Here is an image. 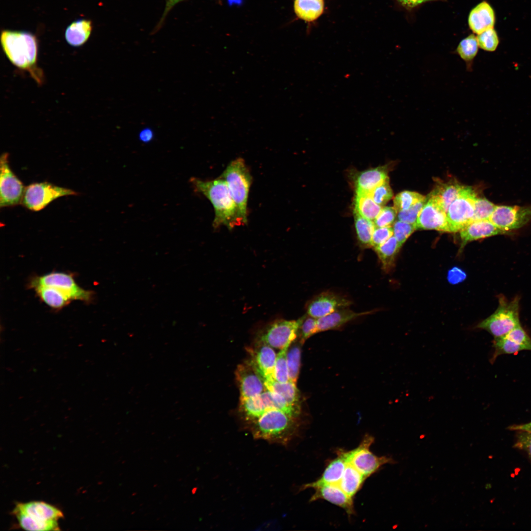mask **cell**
<instances>
[{
  "label": "cell",
  "instance_id": "ee69618b",
  "mask_svg": "<svg viewBox=\"0 0 531 531\" xmlns=\"http://www.w3.org/2000/svg\"><path fill=\"white\" fill-rule=\"evenodd\" d=\"M392 228L393 236L401 246H402L408 237L416 230L415 224L398 220L394 223Z\"/></svg>",
  "mask_w": 531,
  "mask_h": 531
},
{
  "label": "cell",
  "instance_id": "74e56055",
  "mask_svg": "<svg viewBox=\"0 0 531 531\" xmlns=\"http://www.w3.org/2000/svg\"><path fill=\"white\" fill-rule=\"evenodd\" d=\"M422 195L410 191H404L396 195L394 198V207L397 213L408 209L418 202L425 199Z\"/></svg>",
  "mask_w": 531,
  "mask_h": 531
},
{
  "label": "cell",
  "instance_id": "db71d44e",
  "mask_svg": "<svg viewBox=\"0 0 531 531\" xmlns=\"http://www.w3.org/2000/svg\"><path fill=\"white\" fill-rule=\"evenodd\" d=\"M465 276L464 272L461 271L460 269L457 268H455L450 271L449 279L452 282H457L458 281H461V279H463Z\"/></svg>",
  "mask_w": 531,
  "mask_h": 531
},
{
  "label": "cell",
  "instance_id": "f6af8a7d",
  "mask_svg": "<svg viewBox=\"0 0 531 531\" xmlns=\"http://www.w3.org/2000/svg\"><path fill=\"white\" fill-rule=\"evenodd\" d=\"M397 211L394 207L384 206L373 221L375 227L390 226L395 222Z\"/></svg>",
  "mask_w": 531,
  "mask_h": 531
},
{
  "label": "cell",
  "instance_id": "681fc988",
  "mask_svg": "<svg viewBox=\"0 0 531 531\" xmlns=\"http://www.w3.org/2000/svg\"><path fill=\"white\" fill-rule=\"evenodd\" d=\"M514 446L525 451L531 459V433L517 431Z\"/></svg>",
  "mask_w": 531,
  "mask_h": 531
},
{
  "label": "cell",
  "instance_id": "e575fe53",
  "mask_svg": "<svg viewBox=\"0 0 531 531\" xmlns=\"http://www.w3.org/2000/svg\"><path fill=\"white\" fill-rule=\"evenodd\" d=\"M297 338L288 347L287 351V362L289 371V381L296 384L299 373L301 359V346Z\"/></svg>",
  "mask_w": 531,
  "mask_h": 531
},
{
  "label": "cell",
  "instance_id": "ab89813d",
  "mask_svg": "<svg viewBox=\"0 0 531 531\" xmlns=\"http://www.w3.org/2000/svg\"><path fill=\"white\" fill-rule=\"evenodd\" d=\"M496 206L484 197H476L472 221L489 220Z\"/></svg>",
  "mask_w": 531,
  "mask_h": 531
},
{
  "label": "cell",
  "instance_id": "c3c4849f",
  "mask_svg": "<svg viewBox=\"0 0 531 531\" xmlns=\"http://www.w3.org/2000/svg\"><path fill=\"white\" fill-rule=\"evenodd\" d=\"M506 336L525 346L527 350L531 351V338L520 324L510 332Z\"/></svg>",
  "mask_w": 531,
  "mask_h": 531
},
{
  "label": "cell",
  "instance_id": "83f0119b",
  "mask_svg": "<svg viewBox=\"0 0 531 531\" xmlns=\"http://www.w3.org/2000/svg\"><path fill=\"white\" fill-rule=\"evenodd\" d=\"M366 477L348 463L338 485L348 496L353 498L361 488Z\"/></svg>",
  "mask_w": 531,
  "mask_h": 531
},
{
  "label": "cell",
  "instance_id": "8fae6325",
  "mask_svg": "<svg viewBox=\"0 0 531 531\" xmlns=\"http://www.w3.org/2000/svg\"><path fill=\"white\" fill-rule=\"evenodd\" d=\"M30 287L37 285L50 286L61 291L71 300L90 302L92 292L84 290L76 283L71 274L64 272H53L34 277L30 282Z\"/></svg>",
  "mask_w": 531,
  "mask_h": 531
},
{
  "label": "cell",
  "instance_id": "3957f363",
  "mask_svg": "<svg viewBox=\"0 0 531 531\" xmlns=\"http://www.w3.org/2000/svg\"><path fill=\"white\" fill-rule=\"evenodd\" d=\"M296 418L281 410L273 409L249 424L254 438L287 444L297 429Z\"/></svg>",
  "mask_w": 531,
  "mask_h": 531
},
{
  "label": "cell",
  "instance_id": "60d3db41",
  "mask_svg": "<svg viewBox=\"0 0 531 531\" xmlns=\"http://www.w3.org/2000/svg\"><path fill=\"white\" fill-rule=\"evenodd\" d=\"M369 194L377 204L383 207L393 197V192L389 184V178L374 188Z\"/></svg>",
  "mask_w": 531,
  "mask_h": 531
},
{
  "label": "cell",
  "instance_id": "7c38bea8",
  "mask_svg": "<svg viewBox=\"0 0 531 531\" xmlns=\"http://www.w3.org/2000/svg\"><path fill=\"white\" fill-rule=\"evenodd\" d=\"M25 189L9 167L8 153H2L0 158V207L21 204Z\"/></svg>",
  "mask_w": 531,
  "mask_h": 531
},
{
  "label": "cell",
  "instance_id": "4dcf8cb0",
  "mask_svg": "<svg viewBox=\"0 0 531 531\" xmlns=\"http://www.w3.org/2000/svg\"><path fill=\"white\" fill-rule=\"evenodd\" d=\"M401 247L393 235L381 245L374 248L384 271H388L393 267L395 258Z\"/></svg>",
  "mask_w": 531,
  "mask_h": 531
},
{
  "label": "cell",
  "instance_id": "11a10c76",
  "mask_svg": "<svg viewBox=\"0 0 531 531\" xmlns=\"http://www.w3.org/2000/svg\"><path fill=\"white\" fill-rule=\"evenodd\" d=\"M508 429L514 431H523L531 433V422L520 425H513L508 427Z\"/></svg>",
  "mask_w": 531,
  "mask_h": 531
},
{
  "label": "cell",
  "instance_id": "d6986e66",
  "mask_svg": "<svg viewBox=\"0 0 531 531\" xmlns=\"http://www.w3.org/2000/svg\"><path fill=\"white\" fill-rule=\"evenodd\" d=\"M495 14L492 6L483 1L473 8L470 12L468 24L473 33L478 34L489 29L493 28Z\"/></svg>",
  "mask_w": 531,
  "mask_h": 531
},
{
  "label": "cell",
  "instance_id": "d6a6232c",
  "mask_svg": "<svg viewBox=\"0 0 531 531\" xmlns=\"http://www.w3.org/2000/svg\"><path fill=\"white\" fill-rule=\"evenodd\" d=\"M463 185L455 181L437 184L430 194L437 196L444 210H447L453 201L458 196Z\"/></svg>",
  "mask_w": 531,
  "mask_h": 531
},
{
  "label": "cell",
  "instance_id": "7a4b0ae2",
  "mask_svg": "<svg viewBox=\"0 0 531 531\" xmlns=\"http://www.w3.org/2000/svg\"><path fill=\"white\" fill-rule=\"evenodd\" d=\"M3 52L10 62L28 72L38 84L43 82V73L37 66L38 42L32 33L25 31L3 30L0 35Z\"/></svg>",
  "mask_w": 531,
  "mask_h": 531
},
{
  "label": "cell",
  "instance_id": "d590c367",
  "mask_svg": "<svg viewBox=\"0 0 531 531\" xmlns=\"http://www.w3.org/2000/svg\"><path fill=\"white\" fill-rule=\"evenodd\" d=\"M478 47L476 36L471 34L460 42L456 52L469 67L477 55Z\"/></svg>",
  "mask_w": 531,
  "mask_h": 531
},
{
  "label": "cell",
  "instance_id": "7402d4cb",
  "mask_svg": "<svg viewBox=\"0 0 531 531\" xmlns=\"http://www.w3.org/2000/svg\"><path fill=\"white\" fill-rule=\"evenodd\" d=\"M372 311L356 313L347 308L338 309L326 316L317 319L318 333L338 328L346 323Z\"/></svg>",
  "mask_w": 531,
  "mask_h": 531
},
{
  "label": "cell",
  "instance_id": "e0dca14e",
  "mask_svg": "<svg viewBox=\"0 0 531 531\" xmlns=\"http://www.w3.org/2000/svg\"><path fill=\"white\" fill-rule=\"evenodd\" d=\"M247 351L250 355V359L265 381L273 379V371L276 359L274 348L266 343L256 339L251 347H248Z\"/></svg>",
  "mask_w": 531,
  "mask_h": 531
},
{
  "label": "cell",
  "instance_id": "7dc6e473",
  "mask_svg": "<svg viewBox=\"0 0 531 531\" xmlns=\"http://www.w3.org/2000/svg\"><path fill=\"white\" fill-rule=\"evenodd\" d=\"M393 235L392 227H375L373 231L371 246L376 248L388 240Z\"/></svg>",
  "mask_w": 531,
  "mask_h": 531
},
{
  "label": "cell",
  "instance_id": "44dd1931",
  "mask_svg": "<svg viewBox=\"0 0 531 531\" xmlns=\"http://www.w3.org/2000/svg\"><path fill=\"white\" fill-rule=\"evenodd\" d=\"M347 464L343 450L338 451V456L329 463L321 476L316 481L304 485L303 489H315L326 484H338Z\"/></svg>",
  "mask_w": 531,
  "mask_h": 531
},
{
  "label": "cell",
  "instance_id": "836d02e7",
  "mask_svg": "<svg viewBox=\"0 0 531 531\" xmlns=\"http://www.w3.org/2000/svg\"><path fill=\"white\" fill-rule=\"evenodd\" d=\"M354 214L355 228L360 244L364 247H372V236L375 228L373 221L361 216L355 210Z\"/></svg>",
  "mask_w": 531,
  "mask_h": 531
},
{
  "label": "cell",
  "instance_id": "5bb4252c",
  "mask_svg": "<svg viewBox=\"0 0 531 531\" xmlns=\"http://www.w3.org/2000/svg\"><path fill=\"white\" fill-rule=\"evenodd\" d=\"M235 376L240 401L257 396L266 390L264 379L250 359L237 366Z\"/></svg>",
  "mask_w": 531,
  "mask_h": 531
},
{
  "label": "cell",
  "instance_id": "9a60e30c",
  "mask_svg": "<svg viewBox=\"0 0 531 531\" xmlns=\"http://www.w3.org/2000/svg\"><path fill=\"white\" fill-rule=\"evenodd\" d=\"M417 229L435 230L450 232L446 212L440 200L429 194L415 223Z\"/></svg>",
  "mask_w": 531,
  "mask_h": 531
},
{
  "label": "cell",
  "instance_id": "bcb514c9",
  "mask_svg": "<svg viewBox=\"0 0 531 531\" xmlns=\"http://www.w3.org/2000/svg\"><path fill=\"white\" fill-rule=\"evenodd\" d=\"M426 198L422 200L410 207L408 209L398 212V220L410 224H415L418 214L423 207Z\"/></svg>",
  "mask_w": 531,
  "mask_h": 531
},
{
  "label": "cell",
  "instance_id": "2e32d148",
  "mask_svg": "<svg viewBox=\"0 0 531 531\" xmlns=\"http://www.w3.org/2000/svg\"><path fill=\"white\" fill-rule=\"evenodd\" d=\"M348 299L330 292H323L315 296L308 304L307 313L318 319L351 304Z\"/></svg>",
  "mask_w": 531,
  "mask_h": 531
},
{
  "label": "cell",
  "instance_id": "ba28073f",
  "mask_svg": "<svg viewBox=\"0 0 531 531\" xmlns=\"http://www.w3.org/2000/svg\"><path fill=\"white\" fill-rule=\"evenodd\" d=\"M302 317L297 320H277L261 329L256 337L274 349L282 350L297 338Z\"/></svg>",
  "mask_w": 531,
  "mask_h": 531
},
{
  "label": "cell",
  "instance_id": "9c48e42d",
  "mask_svg": "<svg viewBox=\"0 0 531 531\" xmlns=\"http://www.w3.org/2000/svg\"><path fill=\"white\" fill-rule=\"evenodd\" d=\"M373 442L372 437L366 435L356 448L349 451H343L347 463L366 478L376 472L384 465L394 462L390 457L375 455L370 449Z\"/></svg>",
  "mask_w": 531,
  "mask_h": 531
},
{
  "label": "cell",
  "instance_id": "d4e9b609",
  "mask_svg": "<svg viewBox=\"0 0 531 531\" xmlns=\"http://www.w3.org/2000/svg\"><path fill=\"white\" fill-rule=\"evenodd\" d=\"M267 390L277 393L296 410L300 411V393L296 384L290 381L280 383L274 379L265 381Z\"/></svg>",
  "mask_w": 531,
  "mask_h": 531
},
{
  "label": "cell",
  "instance_id": "cb8c5ba5",
  "mask_svg": "<svg viewBox=\"0 0 531 531\" xmlns=\"http://www.w3.org/2000/svg\"><path fill=\"white\" fill-rule=\"evenodd\" d=\"M386 166H379L359 173L355 179V190L370 193L387 178Z\"/></svg>",
  "mask_w": 531,
  "mask_h": 531
},
{
  "label": "cell",
  "instance_id": "ffe728a7",
  "mask_svg": "<svg viewBox=\"0 0 531 531\" xmlns=\"http://www.w3.org/2000/svg\"><path fill=\"white\" fill-rule=\"evenodd\" d=\"M504 234L489 220L472 221L460 231L463 246L473 240Z\"/></svg>",
  "mask_w": 531,
  "mask_h": 531
},
{
  "label": "cell",
  "instance_id": "7bdbcfd3",
  "mask_svg": "<svg viewBox=\"0 0 531 531\" xmlns=\"http://www.w3.org/2000/svg\"><path fill=\"white\" fill-rule=\"evenodd\" d=\"M476 37L479 47L486 51H495L499 43L497 33L494 28L477 34Z\"/></svg>",
  "mask_w": 531,
  "mask_h": 531
},
{
  "label": "cell",
  "instance_id": "f35d334b",
  "mask_svg": "<svg viewBox=\"0 0 531 531\" xmlns=\"http://www.w3.org/2000/svg\"><path fill=\"white\" fill-rule=\"evenodd\" d=\"M288 348L281 350L277 354L273 371V379L280 383L289 381V371L287 362Z\"/></svg>",
  "mask_w": 531,
  "mask_h": 531
},
{
  "label": "cell",
  "instance_id": "4fadbf2b",
  "mask_svg": "<svg viewBox=\"0 0 531 531\" xmlns=\"http://www.w3.org/2000/svg\"><path fill=\"white\" fill-rule=\"evenodd\" d=\"M489 220L508 233L522 228L531 221V206H496Z\"/></svg>",
  "mask_w": 531,
  "mask_h": 531
},
{
  "label": "cell",
  "instance_id": "f907efd6",
  "mask_svg": "<svg viewBox=\"0 0 531 531\" xmlns=\"http://www.w3.org/2000/svg\"><path fill=\"white\" fill-rule=\"evenodd\" d=\"M403 7L411 9L423 3L435 1H446V0H397Z\"/></svg>",
  "mask_w": 531,
  "mask_h": 531
},
{
  "label": "cell",
  "instance_id": "603a6c76",
  "mask_svg": "<svg viewBox=\"0 0 531 531\" xmlns=\"http://www.w3.org/2000/svg\"><path fill=\"white\" fill-rule=\"evenodd\" d=\"M30 516L41 521H57L63 514L55 507L42 502L19 503L16 506Z\"/></svg>",
  "mask_w": 531,
  "mask_h": 531
},
{
  "label": "cell",
  "instance_id": "277c9868",
  "mask_svg": "<svg viewBox=\"0 0 531 531\" xmlns=\"http://www.w3.org/2000/svg\"><path fill=\"white\" fill-rule=\"evenodd\" d=\"M219 177L224 179L245 224L247 223V204L252 177L244 160L237 158L227 166Z\"/></svg>",
  "mask_w": 531,
  "mask_h": 531
},
{
  "label": "cell",
  "instance_id": "4316f807",
  "mask_svg": "<svg viewBox=\"0 0 531 531\" xmlns=\"http://www.w3.org/2000/svg\"><path fill=\"white\" fill-rule=\"evenodd\" d=\"M294 10L296 15L306 22L317 20L323 13L324 0H295Z\"/></svg>",
  "mask_w": 531,
  "mask_h": 531
},
{
  "label": "cell",
  "instance_id": "1f68e13d",
  "mask_svg": "<svg viewBox=\"0 0 531 531\" xmlns=\"http://www.w3.org/2000/svg\"><path fill=\"white\" fill-rule=\"evenodd\" d=\"M21 528L27 531H57L59 528L57 521H41L34 518L20 510L16 506L13 510Z\"/></svg>",
  "mask_w": 531,
  "mask_h": 531
},
{
  "label": "cell",
  "instance_id": "f1b7e54d",
  "mask_svg": "<svg viewBox=\"0 0 531 531\" xmlns=\"http://www.w3.org/2000/svg\"><path fill=\"white\" fill-rule=\"evenodd\" d=\"M354 210L364 217L373 221L383 206L377 204L369 193L355 190Z\"/></svg>",
  "mask_w": 531,
  "mask_h": 531
},
{
  "label": "cell",
  "instance_id": "5b68a950",
  "mask_svg": "<svg viewBox=\"0 0 531 531\" xmlns=\"http://www.w3.org/2000/svg\"><path fill=\"white\" fill-rule=\"evenodd\" d=\"M519 298L509 300L503 295L499 297V305L489 317L476 326L490 333L494 339L502 338L519 325Z\"/></svg>",
  "mask_w": 531,
  "mask_h": 531
},
{
  "label": "cell",
  "instance_id": "f5cc1de1",
  "mask_svg": "<svg viewBox=\"0 0 531 531\" xmlns=\"http://www.w3.org/2000/svg\"><path fill=\"white\" fill-rule=\"evenodd\" d=\"M183 0H166V5L164 13L162 15V17L160 20V22L158 24V28H159L164 20L167 14L171 10V9L177 3L182 1Z\"/></svg>",
  "mask_w": 531,
  "mask_h": 531
},
{
  "label": "cell",
  "instance_id": "52a82bcc",
  "mask_svg": "<svg viewBox=\"0 0 531 531\" xmlns=\"http://www.w3.org/2000/svg\"><path fill=\"white\" fill-rule=\"evenodd\" d=\"M77 195L71 189L48 182H36L25 187L21 204L30 210L38 211L57 198Z\"/></svg>",
  "mask_w": 531,
  "mask_h": 531
},
{
  "label": "cell",
  "instance_id": "b9f144b4",
  "mask_svg": "<svg viewBox=\"0 0 531 531\" xmlns=\"http://www.w3.org/2000/svg\"><path fill=\"white\" fill-rule=\"evenodd\" d=\"M298 331V338L300 343L303 345L305 341L312 335L318 333L317 319L309 316L304 315Z\"/></svg>",
  "mask_w": 531,
  "mask_h": 531
},
{
  "label": "cell",
  "instance_id": "816d5d0a",
  "mask_svg": "<svg viewBox=\"0 0 531 531\" xmlns=\"http://www.w3.org/2000/svg\"><path fill=\"white\" fill-rule=\"evenodd\" d=\"M153 131L149 128L143 129L139 134L140 141L144 143H149L153 140Z\"/></svg>",
  "mask_w": 531,
  "mask_h": 531
},
{
  "label": "cell",
  "instance_id": "ac0fdd59",
  "mask_svg": "<svg viewBox=\"0 0 531 531\" xmlns=\"http://www.w3.org/2000/svg\"><path fill=\"white\" fill-rule=\"evenodd\" d=\"M311 501L323 499L344 509L349 515L354 514L353 498L346 494L338 484H326L314 489Z\"/></svg>",
  "mask_w": 531,
  "mask_h": 531
},
{
  "label": "cell",
  "instance_id": "30bf717a",
  "mask_svg": "<svg viewBox=\"0 0 531 531\" xmlns=\"http://www.w3.org/2000/svg\"><path fill=\"white\" fill-rule=\"evenodd\" d=\"M476 197L472 187L463 185L458 196L450 204L446 212L450 232H460L472 222Z\"/></svg>",
  "mask_w": 531,
  "mask_h": 531
},
{
  "label": "cell",
  "instance_id": "484cf974",
  "mask_svg": "<svg viewBox=\"0 0 531 531\" xmlns=\"http://www.w3.org/2000/svg\"><path fill=\"white\" fill-rule=\"evenodd\" d=\"M92 28V23L90 20L81 19L75 21L67 27L65 31V39L72 46H80L88 40Z\"/></svg>",
  "mask_w": 531,
  "mask_h": 531
},
{
  "label": "cell",
  "instance_id": "6da1fadb",
  "mask_svg": "<svg viewBox=\"0 0 531 531\" xmlns=\"http://www.w3.org/2000/svg\"><path fill=\"white\" fill-rule=\"evenodd\" d=\"M189 181L194 191L206 197L214 210L212 226L214 229L225 226L229 230L244 225L226 181L218 177L204 180L195 177Z\"/></svg>",
  "mask_w": 531,
  "mask_h": 531
},
{
  "label": "cell",
  "instance_id": "8992f818",
  "mask_svg": "<svg viewBox=\"0 0 531 531\" xmlns=\"http://www.w3.org/2000/svg\"><path fill=\"white\" fill-rule=\"evenodd\" d=\"M273 409L288 413L291 406L282 396L267 389L257 396L240 401L239 413L248 425Z\"/></svg>",
  "mask_w": 531,
  "mask_h": 531
},
{
  "label": "cell",
  "instance_id": "8d00e7d4",
  "mask_svg": "<svg viewBox=\"0 0 531 531\" xmlns=\"http://www.w3.org/2000/svg\"><path fill=\"white\" fill-rule=\"evenodd\" d=\"M493 347L494 352L491 358V362H493L500 355L513 354L521 351L527 350L525 346L506 336L494 339Z\"/></svg>",
  "mask_w": 531,
  "mask_h": 531
},
{
  "label": "cell",
  "instance_id": "f546056e",
  "mask_svg": "<svg viewBox=\"0 0 531 531\" xmlns=\"http://www.w3.org/2000/svg\"><path fill=\"white\" fill-rule=\"evenodd\" d=\"M32 288L34 289L40 298L52 308H61L71 301L67 295L55 288L43 285H37Z\"/></svg>",
  "mask_w": 531,
  "mask_h": 531
}]
</instances>
